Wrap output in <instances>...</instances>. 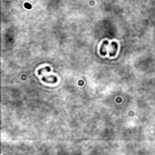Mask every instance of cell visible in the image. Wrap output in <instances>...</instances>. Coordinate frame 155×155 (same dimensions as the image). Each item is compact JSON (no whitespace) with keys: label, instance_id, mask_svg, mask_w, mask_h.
<instances>
[{"label":"cell","instance_id":"1","mask_svg":"<svg viewBox=\"0 0 155 155\" xmlns=\"http://www.w3.org/2000/svg\"><path fill=\"white\" fill-rule=\"evenodd\" d=\"M42 80L45 82V83H47V84H55L57 83L58 79L56 76L54 75H47V76H44Z\"/></svg>","mask_w":155,"mask_h":155},{"label":"cell","instance_id":"2","mask_svg":"<svg viewBox=\"0 0 155 155\" xmlns=\"http://www.w3.org/2000/svg\"><path fill=\"white\" fill-rule=\"evenodd\" d=\"M117 50H118V44L115 41L112 42V44H111L110 54H109L110 56H115L116 53H117Z\"/></svg>","mask_w":155,"mask_h":155},{"label":"cell","instance_id":"3","mask_svg":"<svg viewBox=\"0 0 155 155\" xmlns=\"http://www.w3.org/2000/svg\"><path fill=\"white\" fill-rule=\"evenodd\" d=\"M108 45H109V42L107 40H105V41L103 42L102 46H101V49H100V53H101L102 55H105L106 54V53H107L106 48H107Z\"/></svg>","mask_w":155,"mask_h":155},{"label":"cell","instance_id":"4","mask_svg":"<svg viewBox=\"0 0 155 155\" xmlns=\"http://www.w3.org/2000/svg\"><path fill=\"white\" fill-rule=\"evenodd\" d=\"M51 71V68L50 67H44V68H41L38 70V74L39 75H42L43 73H45V72H49Z\"/></svg>","mask_w":155,"mask_h":155}]
</instances>
